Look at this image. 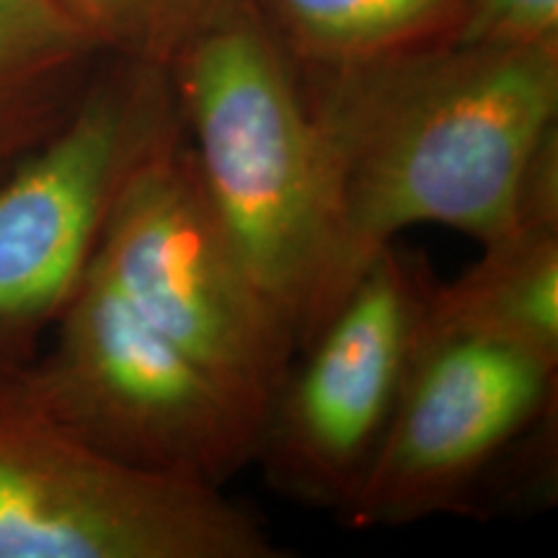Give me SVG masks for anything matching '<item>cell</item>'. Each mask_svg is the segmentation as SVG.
I'll return each mask as SVG.
<instances>
[{"label":"cell","mask_w":558,"mask_h":558,"mask_svg":"<svg viewBox=\"0 0 558 558\" xmlns=\"http://www.w3.org/2000/svg\"><path fill=\"white\" fill-rule=\"evenodd\" d=\"M347 290L403 230L488 243L518 222L535 153L558 135V47L456 39L300 73Z\"/></svg>","instance_id":"6da1fadb"},{"label":"cell","mask_w":558,"mask_h":558,"mask_svg":"<svg viewBox=\"0 0 558 558\" xmlns=\"http://www.w3.org/2000/svg\"><path fill=\"white\" fill-rule=\"evenodd\" d=\"M169 75L202 186L300 352L349 290L295 68L243 5L192 41Z\"/></svg>","instance_id":"7a4b0ae2"},{"label":"cell","mask_w":558,"mask_h":558,"mask_svg":"<svg viewBox=\"0 0 558 558\" xmlns=\"http://www.w3.org/2000/svg\"><path fill=\"white\" fill-rule=\"evenodd\" d=\"M24 378L65 427L137 469L226 486L256 463L267 407L153 329L90 267Z\"/></svg>","instance_id":"3957f363"},{"label":"cell","mask_w":558,"mask_h":558,"mask_svg":"<svg viewBox=\"0 0 558 558\" xmlns=\"http://www.w3.org/2000/svg\"><path fill=\"white\" fill-rule=\"evenodd\" d=\"M226 486L109 456L41 407L24 367L0 373V558H277Z\"/></svg>","instance_id":"277c9868"},{"label":"cell","mask_w":558,"mask_h":558,"mask_svg":"<svg viewBox=\"0 0 558 558\" xmlns=\"http://www.w3.org/2000/svg\"><path fill=\"white\" fill-rule=\"evenodd\" d=\"M88 267L153 329L269 407L298 337L215 213L184 120L130 171Z\"/></svg>","instance_id":"5b68a950"},{"label":"cell","mask_w":558,"mask_h":558,"mask_svg":"<svg viewBox=\"0 0 558 558\" xmlns=\"http://www.w3.org/2000/svg\"><path fill=\"white\" fill-rule=\"evenodd\" d=\"M179 122L169 70L104 54L68 120L0 177V373L37 360L130 171Z\"/></svg>","instance_id":"8992f818"},{"label":"cell","mask_w":558,"mask_h":558,"mask_svg":"<svg viewBox=\"0 0 558 558\" xmlns=\"http://www.w3.org/2000/svg\"><path fill=\"white\" fill-rule=\"evenodd\" d=\"M435 284L427 256L390 243L300 349L254 463L275 492L337 514L352 501L401 401Z\"/></svg>","instance_id":"52a82bcc"},{"label":"cell","mask_w":558,"mask_h":558,"mask_svg":"<svg viewBox=\"0 0 558 558\" xmlns=\"http://www.w3.org/2000/svg\"><path fill=\"white\" fill-rule=\"evenodd\" d=\"M558 362L486 339H437L414 365L383 442L339 520L401 527L469 514L507 484L522 445L558 411Z\"/></svg>","instance_id":"ba28073f"},{"label":"cell","mask_w":558,"mask_h":558,"mask_svg":"<svg viewBox=\"0 0 558 558\" xmlns=\"http://www.w3.org/2000/svg\"><path fill=\"white\" fill-rule=\"evenodd\" d=\"M486 339L558 362V220L518 218L481 256L432 290L418 344ZM416 344V347H418Z\"/></svg>","instance_id":"9c48e42d"},{"label":"cell","mask_w":558,"mask_h":558,"mask_svg":"<svg viewBox=\"0 0 558 558\" xmlns=\"http://www.w3.org/2000/svg\"><path fill=\"white\" fill-rule=\"evenodd\" d=\"M300 73H337L456 41L471 0H248Z\"/></svg>","instance_id":"30bf717a"},{"label":"cell","mask_w":558,"mask_h":558,"mask_svg":"<svg viewBox=\"0 0 558 558\" xmlns=\"http://www.w3.org/2000/svg\"><path fill=\"white\" fill-rule=\"evenodd\" d=\"M101 60L58 0H0V177L68 120Z\"/></svg>","instance_id":"8fae6325"},{"label":"cell","mask_w":558,"mask_h":558,"mask_svg":"<svg viewBox=\"0 0 558 558\" xmlns=\"http://www.w3.org/2000/svg\"><path fill=\"white\" fill-rule=\"evenodd\" d=\"M101 54L169 70L248 0H58Z\"/></svg>","instance_id":"7c38bea8"},{"label":"cell","mask_w":558,"mask_h":558,"mask_svg":"<svg viewBox=\"0 0 558 558\" xmlns=\"http://www.w3.org/2000/svg\"><path fill=\"white\" fill-rule=\"evenodd\" d=\"M460 39L558 47V0H471Z\"/></svg>","instance_id":"4fadbf2b"}]
</instances>
